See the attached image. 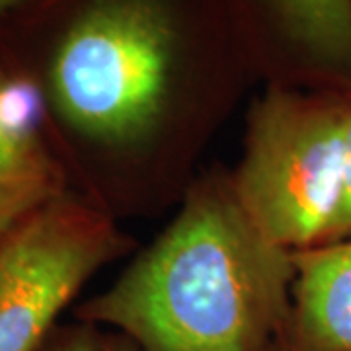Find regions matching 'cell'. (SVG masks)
Returning a JSON list of instances; mask_svg holds the SVG:
<instances>
[{
    "instance_id": "obj_9",
    "label": "cell",
    "mask_w": 351,
    "mask_h": 351,
    "mask_svg": "<svg viewBox=\"0 0 351 351\" xmlns=\"http://www.w3.org/2000/svg\"><path fill=\"white\" fill-rule=\"evenodd\" d=\"M98 339L90 332H75L73 336L64 338L61 343H57L51 351H101Z\"/></svg>"
},
{
    "instance_id": "obj_1",
    "label": "cell",
    "mask_w": 351,
    "mask_h": 351,
    "mask_svg": "<svg viewBox=\"0 0 351 351\" xmlns=\"http://www.w3.org/2000/svg\"><path fill=\"white\" fill-rule=\"evenodd\" d=\"M293 281V252L252 225L232 189L207 186L80 316L137 351H279Z\"/></svg>"
},
{
    "instance_id": "obj_5",
    "label": "cell",
    "mask_w": 351,
    "mask_h": 351,
    "mask_svg": "<svg viewBox=\"0 0 351 351\" xmlns=\"http://www.w3.org/2000/svg\"><path fill=\"white\" fill-rule=\"evenodd\" d=\"M293 262L283 351H351V239L293 252Z\"/></svg>"
},
{
    "instance_id": "obj_6",
    "label": "cell",
    "mask_w": 351,
    "mask_h": 351,
    "mask_svg": "<svg viewBox=\"0 0 351 351\" xmlns=\"http://www.w3.org/2000/svg\"><path fill=\"white\" fill-rule=\"evenodd\" d=\"M59 197V174L39 143L27 94L0 84V242Z\"/></svg>"
},
{
    "instance_id": "obj_8",
    "label": "cell",
    "mask_w": 351,
    "mask_h": 351,
    "mask_svg": "<svg viewBox=\"0 0 351 351\" xmlns=\"http://www.w3.org/2000/svg\"><path fill=\"white\" fill-rule=\"evenodd\" d=\"M343 133H346V182H343V197H341V205H339V213L336 217V223L332 226L330 239L326 242L351 239V101L346 104Z\"/></svg>"
},
{
    "instance_id": "obj_7",
    "label": "cell",
    "mask_w": 351,
    "mask_h": 351,
    "mask_svg": "<svg viewBox=\"0 0 351 351\" xmlns=\"http://www.w3.org/2000/svg\"><path fill=\"white\" fill-rule=\"evenodd\" d=\"M289 32L334 66H351V0H277Z\"/></svg>"
},
{
    "instance_id": "obj_2",
    "label": "cell",
    "mask_w": 351,
    "mask_h": 351,
    "mask_svg": "<svg viewBox=\"0 0 351 351\" xmlns=\"http://www.w3.org/2000/svg\"><path fill=\"white\" fill-rule=\"evenodd\" d=\"M174 64L176 32L158 0H98L55 51L51 94L78 133L127 147L162 119Z\"/></svg>"
},
{
    "instance_id": "obj_4",
    "label": "cell",
    "mask_w": 351,
    "mask_h": 351,
    "mask_svg": "<svg viewBox=\"0 0 351 351\" xmlns=\"http://www.w3.org/2000/svg\"><path fill=\"white\" fill-rule=\"evenodd\" d=\"M121 246L112 221L61 197L16 226L0 242V351H38L64 304Z\"/></svg>"
},
{
    "instance_id": "obj_10",
    "label": "cell",
    "mask_w": 351,
    "mask_h": 351,
    "mask_svg": "<svg viewBox=\"0 0 351 351\" xmlns=\"http://www.w3.org/2000/svg\"><path fill=\"white\" fill-rule=\"evenodd\" d=\"M101 351H137V348L129 339H123V341H115V343L106 346Z\"/></svg>"
},
{
    "instance_id": "obj_3",
    "label": "cell",
    "mask_w": 351,
    "mask_h": 351,
    "mask_svg": "<svg viewBox=\"0 0 351 351\" xmlns=\"http://www.w3.org/2000/svg\"><path fill=\"white\" fill-rule=\"evenodd\" d=\"M346 104L269 92L252 112L234 195L250 223L289 252L324 244L346 182Z\"/></svg>"
},
{
    "instance_id": "obj_12",
    "label": "cell",
    "mask_w": 351,
    "mask_h": 351,
    "mask_svg": "<svg viewBox=\"0 0 351 351\" xmlns=\"http://www.w3.org/2000/svg\"><path fill=\"white\" fill-rule=\"evenodd\" d=\"M279 351H283V348H281V350H279Z\"/></svg>"
},
{
    "instance_id": "obj_11",
    "label": "cell",
    "mask_w": 351,
    "mask_h": 351,
    "mask_svg": "<svg viewBox=\"0 0 351 351\" xmlns=\"http://www.w3.org/2000/svg\"><path fill=\"white\" fill-rule=\"evenodd\" d=\"M18 2H22V0H0V14L6 12V10L12 8V6H16Z\"/></svg>"
}]
</instances>
